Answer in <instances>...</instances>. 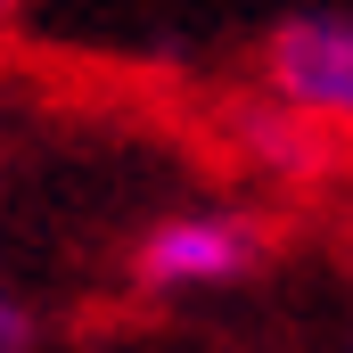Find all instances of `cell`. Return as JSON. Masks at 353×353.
<instances>
[{
	"label": "cell",
	"mask_w": 353,
	"mask_h": 353,
	"mask_svg": "<svg viewBox=\"0 0 353 353\" xmlns=\"http://www.w3.org/2000/svg\"><path fill=\"white\" fill-rule=\"evenodd\" d=\"M279 230L263 205L239 197H189L173 214H157L132 239V288L157 304H189V296H230L271 263Z\"/></svg>",
	"instance_id": "cell-1"
},
{
	"label": "cell",
	"mask_w": 353,
	"mask_h": 353,
	"mask_svg": "<svg viewBox=\"0 0 353 353\" xmlns=\"http://www.w3.org/2000/svg\"><path fill=\"white\" fill-rule=\"evenodd\" d=\"M255 83L304 107L337 148H353V8H304L271 25L255 50Z\"/></svg>",
	"instance_id": "cell-2"
},
{
	"label": "cell",
	"mask_w": 353,
	"mask_h": 353,
	"mask_svg": "<svg viewBox=\"0 0 353 353\" xmlns=\"http://www.w3.org/2000/svg\"><path fill=\"white\" fill-rule=\"evenodd\" d=\"M222 140H230V157H239L247 173H263V181H321L337 165V140H329L304 107L271 99L263 83L222 115Z\"/></svg>",
	"instance_id": "cell-3"
},
{
	"label": "cell",
	"mask_w": 353,
	"mask_h": 353,
	"mask_svg": "<svg viewBox=\"0 0 353 353\" xmlns=\"http://www.w3.org/2000/svg\"><path fill=\"white\" fill-rule=\"evenodd\" d=\"M41 321H33V296L17 288V271L0 263V353H33Z\"/></svg>",
	"instance_id": "cell-4"
},
{
	"label": "cell",
	"mask_w": 353,
	"mask_h": 353,
	"mask_svg": "<svg viewBox=\"0 0 353 353\" xmlns=\"http://www.w3.org/2000/svg\"><path fill=\"white\" fill-rule=\"evenodd\" d=\"M17 17H25V0H0V33H17Z\"/></svg>",
	"instance_id": "cell-5"
},
{
	"label": "cell",
	"mask_w": 353,
	"mask_h": 353,
	"mask_svg": "<svg viewBox=\"0 0 353 353\" xmlns=\"http://www.w3.org/2000/svg\"><path fill=\"white\" fill-rule=\"evenodd\" d=\"M337 353H353V329H345V345H337Z\"/></svg>",
	"instance_id": "cell-6"
}]
</instances>
